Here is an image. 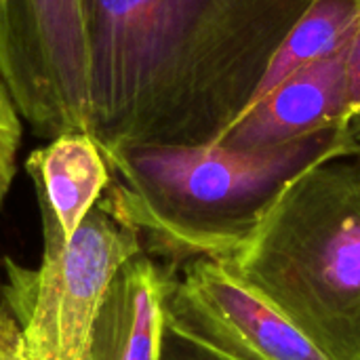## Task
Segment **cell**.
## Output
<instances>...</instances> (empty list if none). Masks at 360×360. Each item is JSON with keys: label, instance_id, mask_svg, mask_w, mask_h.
I'll list each match as a JSON object with an SVG mask.
<instances>
[{"label": "cell", "instance_id": "2", "mask_svg": "<svg viewBox=\"0 0 360 360\" xmlns=\"http://www.w3.org/2000/svg\"><path fill=\"white\" fill-rule=\"evenodd\" d=\"M103 156L112 179L99 207L133 228L150 257L177 270L234 255L295 177L346 152L344 127H335L257 152L127 146Z\"/></svg>", "mask_w": 360, "mask_h": 360}, {"label": "cell", "instance_id": "15", "mask_svg": "<svg viewBox=\"0 0 360 360\" xmlns=\"http://www.w3.org/2000/svg\"><path fill=\"white\" fill-rule=\"evenodd\" d=\"M344 152L346 156H360V110L344 124Z\"/></svg>", "mask_w": 360, "mask_h": 360}, {"label": "cell", "instance_id": "6", "mask_svg": "<svg viewBox=\"0 0 360 360\" xmlns=\"http://www.w3.org/2000/svg\"><path fill=\"white\" fill-rule=\"evenodd\" d=\"M165 316L169 329L232 360H329L221 259L202 257L177 268Z\"/></svg>", "mask_w": 360, "mask_h": 360}, {"label": "cell", "instance_id": "3", "mask_svg": "<svg viewBox=\"0 0 360 360\" xmlns=\"http://www.w3.org/2000/svg\"><path fill=\"white\" fill-rule=\"evenodd\" d=\"M230 272L329 360H360V156L295 177Z\"/></svg>", "mask_w": 360, "mask_h": 360}, {"label": "cell", "instance_id": "9", "mask_svg": "<svg viewBox=\"0 0 360 360\" xmlns=\"http://www.w3.org/2000/svg\"><path fill=\"white\" fill-rule=\"evenodd\" d=\"M173 272L143 249L116 272L97 316L93 359L160 360Z\"/></svg>", "mask_w": 360, "mask_h": 360}, {"label": "cell", "instance_id": "11", "mask_svg": "<svg viewBox=\"0 0 360 360\" xmlns=\"http://www.w3.org/2000/svg\"><path fill=\"white\" fill-rule=\"evenodd\" d=\"M23 118L0 74V207L17 173V154L21 148Z\"/></svg>", "mask_w": 360, "mask_h": 360}, {"label": "cell", "instance_id": "8", "mask_svg": "<svg viewBox=\"0 0 360 360\" xmlns=\"http://www.w3.org/2000/svg\"><path fill=\"white\" fill-rule=\"evenodd\" d=\"M25 173L42 217V249L68 247L112 179L103 150L84 131L61 133L30 152Z\"/></svg>", "mask_w": 360, "mask_h": 360}, {"label": "cell", "instance_id": "14", "mask_svg": "<svg viewBox=\"0 0 360 360\" xmlns=\"http://www.w3.org/2000/svg\"><path fill=\"white\" fill-rule=\"evenodd\" d=\"M0 360H21L19 327L0 297Z\"/></svg>", "mask_w": 360, "mask_h": 360}, {"label": "cell", "instance_id": "13", "mask_svg": "<svg viewBox=\"0 0 360 360\" xmlns=\"http://www.w3.org/2000/svg\"><path fill=\"white\" fill-rule=\"evenodd\" d=\"M346 95L352 116L360 110V23L346 49Z\"/></svg>", "mask_w": 360, "mask_h": 360}, {"label": "cell", "instance_id": "1", "mask_svg": "<svg viewBox=\"0 0 360 360\" xmlns=\"http://www.w3.org/2000/svg\"><path fill=\"white\" fill-rule=\"evenodd\" d=\"M312 0H82L86 133L103 152L207 146Z\"/></svg>", "mask_w": 360, "mask_h": 360}, {"label": "cell", "instance_id": "7", "mask_svg": "<svg viewBox=\"0 0 360 360\" xmlns=\"http://www.w3.org/2000/svg\"><path fill=\"white\" fill-rule=\"evenodd\" d=\"M348 118L346 51H342L297 70L255 97L215 143L240 152L270 150L344 127Z\"/></svg>", "mask_w": 360, "mask_h": 360}, {"label": "cell", "instance_id": "4", "mask_svg": "<svg viewBox=\"0 0 360 360\" xmlns=\"http://www.w3.org/2000/svg\"><path fill=\"white\" fill-rule=\"evenodd\" d=\"M141 249L139 234L97 205L68 247L42 249L36 270L6 262L0 297L19 327L21 360H95L105 291Z\"/></svg>", "mask_w": 360, "mask_h": 360}, {"label": "cell", "instance_id": "10", "mask_svg": "<svg viewBox=\"0 0 360 360\" xmlns=\"http://www.w3.org/2000/svg\"><path fill=\"white\" fill-rule=\"evenodd\" d=\"M359 23L360 0H312L276 49L253 99L297 70L346 51Z\"/></svg>", "mask_w": 360, "mask_h": 360}, {"label": "cell", "instance_id": "5", "mask_svg": "<svg viewBox=\"0 0 360 360\" xmlns=\"http://www.w3.org/2000/svg\"><path fill=\"white\" fill-rule=\"evenodd\" d=\"M0 74L36 135L86 133L82 0H0Z\"/></svg>", "mask_w": 360, "mask_h": 360}, {"label": "cell", "instance_id": "12", "mask_svg": "<svg viewBox=\"0 0 360 360\" xmlns=\"http://www.w3.org/2000/svg\"><path fill=\"white\" fill-rule=\"evenodd\" d=\"M160 360H232L198 342H194L188 335H181L169 327H165L162 335V350Z\"/></svg>", "mask_w": 360, "mask_h": 360}]
</instances>
